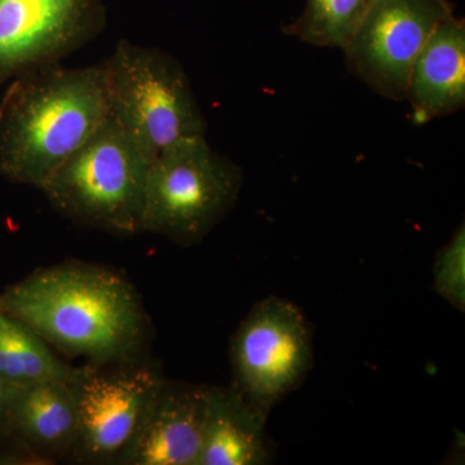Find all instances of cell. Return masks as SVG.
<instances>
[{"instance_id":"4","label":"cell","mask_w":465,"mask_h":465,"mask_svg":"<svg viewBox=\"0 0 465 465\" xmlns=\"http://www.w3.org/2000/svg\"><path fill=\"white\" fill-rule=\"evenodd\" d=\"M243 173L217 154L204 136L188 137L162 150L150 167L142 232L179 246L201 243L234 206Z\"/></svg>"},{"instance_id":"17","label":"cell","mask_w":465,"mask_h":465,"mask_svg":"<svg viewBox=\"0 0 465 465\" xmlns=\"http://www.w3.org/2000/svg\"><path fill=\"white\" fill-rule=\"evenodd\" d=\"M14 391L0 379V439L8 440V414Z\"/></svg>"},{"instance_id":"8","label":"cell","mask_w":465,"mask_h":465,"mask_svg":"<svg viewBox=\"0 0 465 465\" xmlns=\"http://www.w3.org/2000/svg\"><path fill=\"white\" fill-rule=\"evenodd\" d=\"M452 14L449 0H374L344 48L349 72L385 99H406L424 43Z\"/></svg>"},{"instance_id":"10","label":"cell","mask_w":465,"mask_h":465,"mask_svg":"<svg viewBox=\"0 0 465 465\" xmlns=\"http://www.w3.org/2000/svg\"><path fill=\"white\" fill-rule=\"evenodd\" d=\"M207 385L164 381L124 465H197Z\"/></svg>"},{"instance_id":"5","label":"cell","mask_w":465,"mask_h":465,"mask_svg":"<svg viewBox=\"0 0 465 465\" xmlns=\"http://www.w3.org/2000/svg\"><path fill=\"white\" fill-rule=\"evenodd\" d=\"M104 67L110 114L155 157L180 140L204 136L203 113L176 58L121 41Z\"/></svg>"},{"instance_id":"7","label":"cell","mask_w":465,"mask_h":465,"mask_svg":"<svg viewBox=\"0 0 465 465\" xmlns=\"http://www.w3.org/2000/svg\"><path fill=\"white\" fill-rule=\"evenodd\" d=\"M232 381L244 400L264 414L298 390L313 366L311 324L289 300H260L231 341Z\"/></svg>"},{"instance_id":"2","label":"cell","mask_w":465,"mask_h":465,"mask_svg":"<svg viewBox=\"0 0 465 465\" xmlns=\"http://www.w3.org/2000/svg\"><path fill=\"white\" fill-rule=\"evenodd\" d=\"M104 65L35 67L0 103V174L39 189L109 115Z\"/></svg>"},{"instance_id":"6","label":"cell","mask_w":465,"mask_h":465,"mask_svg":"<svg viewBox=\"0 0 465 465\" xmlns=\"http://www.w3.org/2000/svg\"><path fill=\"white\" fill-rule=\"evenodd\" d=\"M164 381L158 367L142 357L76 367L79 433L69 460L124 465Z\"/></svg>"},{"instance_id":"16","label":"cell","mask_w":465,"mask_h":465,"mask_svg":"<svg viewBox=\"0 0 465 465\" xmlns=\"http://www.w3.org/2000/svg\"><path fill=\"white\" fill-rule=\"evenodd\" d=\"M434 289L459 311L465 305V232L464 225L440 251L434 262Z\"/></svg>"},{"instance_id":"18","label":"cell","mask_w":465,"mask_h":465,"mask_svg":"<svg viewBox=\"0 0 465 465\" xmlns=\"http://www.w3.org/2000/svg\"><path fill=\"white\" fill-rule=\"evenodd\" d=\"M2 313H3V312H2V311H0V316H2Z\"/></svg>"},{"instance_id":"9","label":"cell","mask_w":465,"mask_h":465,"mask_svg":"<svg viewBox=\"0 0 465 465\" xmlns=\"http://www.w3.org/2000/svg\"><path fill=\"white\" fill-rule=\"evenodd\" d=\"M105 24L104 0H0V85L60 63Z\"/></svg>"},{"instance_id":"13","label":"cell","mask_w":465,"mask_h":465,"mask_svg":"<svg viewBox=\"0 0 465 465\" xmlns=\"http://www.w3.org/2000/svg\"><path fill=\"white\" fill-rule=\"evenodd\" d=\"M268 415L234 388L207 385L203 442L197 465H264L274 457Z\"/></svg>"},{"instance_id":"14","label":"cell","mask_w":465,"mask_h":465,"mask_svg":"<svg viewBox=\"0 0 465 465\" xmlns=\"http://www.w3.org/2000/svg\"><path fill=\"white\" fill-rule=\"evenodd\" d=\"M48 342L16 318L0 316V379L11 391L72 379L76 367L56 357Z\"/></svg>"},{"instance_id":"12","label":"cell","mask_w":465,"mask_h":465,"mask_svg":"<svg viewBox=\"0 0 465 465\" xmlns=\"http://www.w3.org/2000/svg\"><path fill=\"white\" fill-rule=\"evenodd\" d=\"M416 124L457 113L465 104V24L449 15L419 52L407 84Z\"/></svg>"},{"instance_id":"15","label":"cell","mask_w":465,"mask_h":465,"mask_svg":"<svg viewBox=\"0 0 465 465\" xmlns=\"http://www.w3.org/2000/svg\"><path fill=\"white\" fill-rule=\"evenodd\" d=\"M374 0H307L289 35L317 47L344 50Z\"/></svg>"},{"instance_id":"1","label":"cell","mask_w":465,"mask_h":465,"mask_svg":"<svg viewBox=\"0 0 465 465\" xmlns=\"http://www.w3.org/2000/svg\"><path fill=\"white\" fill-rule=\"evenodd\" d=\"M0 311L70 357L110 363L143 357L149 321L133 283L84 262L41 268L0 295Z\"/></svg>"},{"instance_id":"11","label":"cell","mask_w":465,"mask_h":465,"mask_svg":"<svg viewBox=\"0 0 465 465\" xmlns=\"http://www.w3.org/2000/svg\"><path fill=\"white\" fill-rule=\"evenodd\" d=\"M78 433V400L73 378L14 391L8 440L25 450L36 463L69 460Z\"/></svg>"},{"instance_id":"3","label":"cell","mask_w":465,"mask_h":465,"mask_svg":"<svg viewBox=\"0 0 465 465\" xmlns=\"http://www.w3.org/2000/svg\"><path fill=\"white\" fill-rule=\"evenodd\" d=\"M154 158L109 113L39 191L76 224L127 237L140 234Z\"/></svg>"}]
</instances>
